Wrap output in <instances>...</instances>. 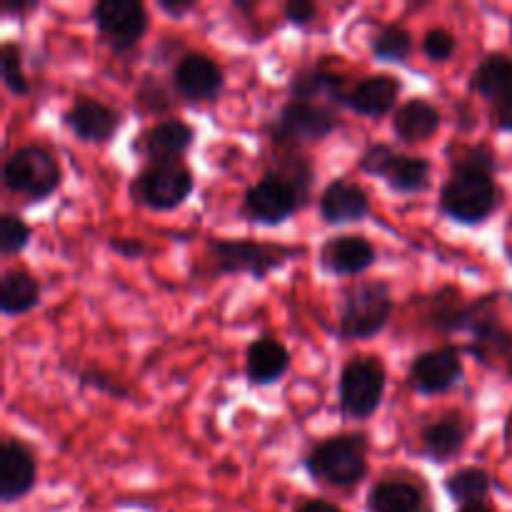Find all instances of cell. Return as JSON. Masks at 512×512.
Segmentation results:
<instances>
[{"mask_svg":"<svg viewBox=\"0 0 512 512\" xmlns=\"http://www.w3.org/2000/svg\"><path fill=\"white\" fill-rule=\"evenodd\" d=\"M298 250L278 243H263L253 238H210L205 245L203 265L208 278L248 275L263 283L268 275L278 273L290 263Z\"/></svg>","mask_w":512,"mask_h":512,"instance_id":"obj_1","label":"cell"},{"mask_svg":"<svg viewBox=\"0 0 512 512\" xmlns=\"http://www.w3.org/2000/svg\"><path fill=\"white\" fill-rule=\"evenodd\" d=\"M370 443L365 433H338L305 453L303 468L313 483L348 490L368 478Z\"/></svg>","mask_w":512,"mask_h":512,"instance_id":"obj_2","label":"cell"},{"mask_svg":"<svg viewBox=\"0 0 512 512\" xmlns=\"http://www.w3.org/2000/svg\"><path fill=\"white\" fill-rule=\"evenodd\" d=\"M393 308V288L388 280H355L340 293L338 338L345 343L375 338L388 328Z\"/></svg>","mask_w":512,"mask_h":512,"instance_id":"obj_3","label":"cell"},{"mask_svg":"<svg viewBox=\"0 0 512 512\" xmlns=\"http://www.w3.org/2000/svg\"><path fill=\"white\" fill-rule=\"evenodd\" d=\"M440 213L458 225L488 223L500 208V190L488 170H455L438 195Z\"/></svg>","mask_w":512,"mask_h":512,"instance_id":"obj_4","label":"cell"},{"mask_svg":"<svg viewBox=\"0 0 512 512\" xmlns=\"http://www.w3.org/2000/svg\"><path fill=\"white\" fill-rule=\"evenodd\" d=\"M63 183V168L43 145H20L5 158L3 185L28 203H45Z\"/></svg>","mask_w":512,"mask_h":512,"instance_id":"obj_5","label":"cell"},{"mask_svg":"<svg viewBox=\"0 0 512 512\" xmlns=\"http://www.w3.org/2000/svg\"><path fill=\"white\" fill-rule=\"evenodd\" d=\"M388 390L383 358L355 355L343 365L338 378V405L343 418L368 420L380 410Z\"/></svg>","mask_w":512,"mask_h":512,"instance_id":"obj_6","label":"cell"},{"mask_svg":"<svg viewBox=\"0 0 512 512\" xmlns=\"http://www.w3.org/2000/svg\"><path fill=\"white\" fill-rule=\"evenodd\" d=\"M358 168L378 178L398 195H418L430 188L433 163L423 155H408L388 143H370L358 158Z\"/></svg>","mask_w":512,"mask_h":512,"instance_id":"obj_7","label":"cell"},{"mask_svg":"<svg viewBox=\"0 0 512 512\" xmlns=\"http://www.w3.org/2000/svg\"><path fill=\"white\" fill-rule=\"evenodd\" d=\"M193 190V170L183 160L150 163L130 180V198L143 208L155 210V213H168V210L180 208L193 195Z\"/></svg>","mask_w":512,"mask_h":512,"instance_id":"obj_8","label":"cell"},{"mask_svg":"<svg viewBox=\"0 0 512 512\" xmlns=\"http://www.w3.org/2000/svg\"><path fill=\"white\" fill-rule=\"evenodd\" d=\"M425 305V323L443 333H468L473 338L485 323H490L495 315V300L493 295L485 298L468 300L463 290L455 285H445V288L435 290L433 295L423 298Z\"/></svg>","mask_w":512,"mask_h":512,"instance_id":"obj_9","label":"cell"},{"mask_svg":"<svg viewBox=\"0 0 512 512\" xmlns=\"http://www.w3.org/2000/svg\"><path fill=\"white\" fill-rule=\"evenodd\" d=\"M305 205H308V200L295 185H290L278 173L268 170L245 190L240 210H243V218L248 223L263 225V228H278V225L288 223Z\"/></svg>","mask_w":512,"mask_h":512,"instance_id":"obj_10","label":"cell"},{"mask_svg":"<svg viewBox=\"0 0 512 512\" xmlns=\"http://www.w3.org/2000/svg\"><path fill=\"white\" fill-rule=\"evenodd\" d=\"M343 125L330 105L305 103V100H288L278 110L275 120L270 123V138L275 145L295 148V145L320 143Z\"/></svg>","mask_w":512,"mask_h":512,"instance_id":"obj_11","label":"cell"},{"mask_svg":"<svg viewBox=\"0 0 512 512\" xmlns=\"http://www.w3.org/2000/svg\"><path fill=\"white\" fill-rule=\"evenodd\" d=\"M98 38L113 53H128L138 48L140 40L148 33V8L140 0H98L90 8Z\"/></svg>","mask_w":512,"mask_h":512,"instance_id":"obj_12","label":"cell"},{"mask_svg":"<svg viewBox=\"0 0 512 512\" xmlns=\"http://www.w3.org/2000/svg\"><path fill=\"white\" fill-rule=\"evenodd\" d=\"M465 378L463 353L455 345H440V348L423 350L413 358L408 370V385L413 393L423 398L443 395L458 388Z\"/></svg>","mask_w":512,"mask_h":512,"instance_id":"obj_13","label":"cell"},{"mask_svg":"<svg viewBox=\"0 0 512 512\" xmlns=\"http://www.w3.org/2000/svg\"><path fill=\"white\" fill-rule=\"evenodd\" d=\"M170 85L185 103H215L225 88V73L210 55L190 50L173 63Z\"/></svg>","mask_w":512,"mask_h":512,"instance_id":"obj_14","label":"cell"},{"mask_svg":"<svg viewBox=\"0 0 512 512\" xmlns=\"http://www.w3.org/2000/svg\"><path fill=\"white\" fill-rule=\"evenodd\" d=\"M75 140L88 145H105L123 128V113L93 95H78L70 108L60 115Z\"/></svg>","mask_w":512,"mask_h":512,"instance_id":"obj_15","label":"cell"},{"mask_svg":"<svg viewBox=\"0 0 512 512\" xmlns=\"http://www.w3.org/2000/svg\"><path fill=\"white\" fill-rule=\"evenodd\" d=\"M195 140V128L188 120L180 118H160L145 130L135 135L133 150L135 155L145 160V163H170V160H183L190 145Z\"/></svg>","mask_w":512,"mask_h":512,"instance_id":"obj_16","label":"cell"},{"mask_svg":"<svg viewBox=\"0 0 512 512\" xmlns=\"http://www.w3.org/2000/svg\"><path fill=\"white\" fill-rule=\"evenodd\" d=\"M378 260V250L365 235H330L318 253V268L330 278H358Z\"/></svg>","mask_w":512,"mask_h":512,"instance_id":"obj_17","label":"cell"},{"mask_svg":"<svg viewBox=\"0 0 512 512\" xmlns=\"http://www.w3.org/2000/svg\"><path fill=\"white\" fill-rule=\"evenodd\" d=\"M38 485V463L28 445L20 438L0 443V503L13 505L28 498Z\"/></svg>","mask_w":512,"mask_h":512,"instance_id":"obj_18","label":"cell"},{"mask_svg":"<svg viewBox=\"0 0 512 512\" xmlns=\"http://www.w3.org/2000/svg\"><path fill=\"white\" fill-rule=\"evenodd\" d=\"M470 440V423L460 413H445L418 435V453L433 465H445L463 455Z\"/></svg>","mask_w":512,"mask_h":512,"instance_id":"obj_19","label":"cell"},{"mask_svg":"<svg viewBox=\"0 0 512 512\" xmlns=\"http://www.w3.org/2000/svg\"><path fill=\"white\" fill-rule=\"evenodd\" d=\"M370 195L348 178H333L318 198V215L325 225H353L370 215Z\"/></svg>","mask_w":512,"mask_h":512,"instance_id":"obj_20","label":"cell"},{"mask_svg":"<svg viewBox=\"0 0 512 512\" xmlns=\"http://www.w3.org/2000/svg\"><path fill=\"white\" fill-rule=\"evenodd\" d=\"M290 370V350L273 335H258L245 350V380L253 388H270Z\"/></svg>","mask_w":512,"mask_h":512,"instance_id":"obj_21","label":"cell"},{"mask_svg":"<svg viewBox=\"0 0 512 512\" xmlns=\"http://www.w3.org/2000/svg\"><path fill=\"white\" fill-rule=\"evenodd\" d=\"M403 83L393 73H370L348 90L345 108L363 118H383L395 108Z\"/></svg>","mask_w":512,"mask_h":512,"instance_id":"obj_22","label":"cell"},{"mask_svg":"<svg viewBox=\"0 0 512 512\" xmlns=\"http://www.w3.org/2000/svg\"><path fill=\"white\" fill-rule=\"evenodd\" d=\"M348 90H345L343 75L328 68H303L290 78V100H305L318 105H345Z\"/></svg>","mask_w":512,"mask_h":512,"instance_id":"obj_23","label":"cell"},{"mask_svg":"<svg viewBox=\"0 0 512 512\" xmlns=\"http://www.w3.org/2000/svg\"><path fill=\"white\" fill-rule=\"evenodd\" d=\"M440 125H443V115L425 98L405 100L393 115V133L405 145L425 143L438 133Z\"/></svg>","mask_w":512,"mask_h":512,"instance_id":"obj_24","label":"cell"},{"mask_svg":"<svg viewBox=\"0 0 512 512\" xmlns=\"http://www.w3.org/2000/svg\"><path fill=\"white\" fill-rule=\"evenodd\" d=\"M43 298V288L25 268H8L0 275V313L5 318L33 313Z\"/></svg>","mask_w":512,"mask_h":512,"instance_id":"obj_25","label":"cell"},{"mask_svg":"<svg viewBox=\"0 0 512 512\" xmlns=\"http://www.w3.org/2000/svg\"><path fill=\"white\" fill-rule=\"evenodd\" d=\"M470 90L488 103L500 105L512 95V58L505 53H488L470 75Z\"/></svg>","mask_w":512,"mask_h":512,"instance_id":"obj_26","label":"cell"},{"mask_svg":"<svg viewBox=\"0 0 512 512\" xmlns=\"http://www.w3.org/2000/svg\"><path fill=\"white\" fill-rule=\"evenodd\" d=\"M365 510L368 512H423L425 495L410 480L383 478L368 490L365 498Z\"/></svg>","mask_w":512,"mask_h":512,"instance_id":"obj_27","label":"cell"},{"mask_svg":"<svg viewBox=\"0 0 512 512\" xmlns=\"http://www.w3.org/2000/svg\"><path fill=\"white\" fill-rule=\"evenodd\" d=\"M490 488H493V478L485 468L480 465H465V468L453 470V473L445 478L443 490L453 503H458L460 508L465 505H480L488 500Z\"/></svg>","mask_w":512,"mask_h":512,"instance_id":"obj_28","label":"cell"},{"mask_svg":"<svg viewBox=\"0 0 512 512\" xmlns=\"http://www.w3.org/2000/svg\"><path fill=\"white\" fill-rule=\"evenodd\" d=\"M413 48V33L400 23L383 25L370 40V53L378 63H408Z\"/></svg>","mask_w":512,"mask_h":512,"instance_id":"obj_29","label":"cell"},{"mask_svg":"<svg viewBox=\"0 0 512 512\" xmlns=\"http://www.w3.org/2000/svg\"><path fill=\"white\" fill-rule=\"evenodd\" d=\"M0 75H3V85L10 95H15V98H28L30 80L23 68V50L13 40H5L0 45Z\"/></svg>","mask_w":512,"mask_h":512,"instance_id":"obj_30","label":"cell"},{"mask_svg":"<svg viewBox=\"0 0 512 512\" xmlns=\"http://www.w3.org/2000/svg\"><path fill=\"white\" fill-rule=\"evenodd\" d=\"M30 238H33V228L18 213L0 215V253H3V258L23 253Z\"/></svg>","mask_w":512,"mask_h":512,"instance_id":"obj_31","label":"cell"},{"mask_svg":"<svg viewBox=\"0 0 512 512\" xmlns=\"http://www.w3.org/2000/svg\"><path fill=\"white\" fill-rule=\"evenodd\" d=\"M270 170H273V173H278L280 178L288 180L290 185H295V188L305 195V200H310L315 170H313V165H310L308 158H303V155H285V158H278V163H275Z\"/></svg>","mask_w":512,"mask_h":512,"instance_id":"obj_32","label":"cell"},{"mask_svg":"<svg viewBox=\"0 0 512 512\" xmlns=\"http://www.w3.org/2000/svg\"><path fill=\"white\" fill-rule=\"evenodd\" d=\"M170 108L168 90L155 75H143L138 90H135V110L143 115H160Z\"/></svg>","mask_w":512,"mask_h":512,"instance_id":"obj_33","label":"cell"},{"mask_svg":"<svg viewBox=\"0 0 512 512\" xmlns=\"http://www.w3.org/2000/svg\"><path fill=\"white\" fill-rule=\"evenodd\" d=\"M450 168L455 170H488L495 173L498 170V160L490 145L475 143V145H460L458 153L450 155Z\"/></svg>","mask_w":512,"mask_h":512,"instance_id":"obj_34","label":"cell"},{"mask_svg":"<svg viewBox=\"0 0 512 512\" xmlns=\"http://www.w3.org/2000/svg\"><path fill=\"white\" fill-rule=\"evenodd\" d=\"M458 50V40L448 28H430L423 35V53L430 63H445Z\"/></svg>","mask_w":512,"mask_h":512,"instance_id":"obj_35","label":"cell"},{"mask_svg":"<svg viewBox=\"0 0 512 512\" xmlns=\"http://www.w3.org/2000/svg\"><path fill=\"white\" fill-rule=\"evenodd\" d=\"M78 383L85 385V388L100 390V393L108 395V398H115V400H128L130 398V390L125 388L120 380H115L113 375L103 373V370H98V368L80 370Z\"/></svg>","mask_w":512,"mask_h":512,"instance_id":"obj_36","label":"cell"},{"mask_svg":"<svg viewBox=\"0 0 512 512\" xmlns=\"http://www.w3.org/2000/svg\"><path fill=\"white\" fill-rule=\"evenodd\" d=\"M283 15L290 25H310L318 15V5L310 3V0H290V3L283 5Z\"/></svg>","mask_w":512,"mask_h":512,"instance_id":"obj_37","label":"cell"},{"mask_svg":"<svg viewBox=\"0 0 512 512\" xmlns=\"http://www.w3.org/2000/svg\"><path fill=\"white\" fill-rule=\"evenodd\" d=\"M108 248L125 260H138L145 255V243L138 238H110Z\"/></svg>","mask_w":512,"mask_h":512,"instance_id":"obj_38","label":"cell"},{"mask_svg":"<svg viewBox=\"0 0 512 512\" xmlns=\"http://www.w3.org/2000/svg\"><path fill=\"white\" fill-rule=\"evenodd\" d=\"M158 8L163 10L165 15H170V18L180 20L188 13H193V10L198 8V3H195V0H158Z\"/></svg>","mask_w":512,"mask_h":512,"instance_id":"obj_39","label":"cell"},{"mask_svg":"<svg viewBox=\"0 0 512 512\" xmlns=\"http://www.w3.org/2000/svg\"><path fill=\"white\" fill-rule=\"evenodd\" d=\"M38 10V3L35 0H5L3 3V18H23V15Z\"/></svg>","mask_w":512,"mask_h":512,"instance_id":"obj_40","label":"cell"},{"mask_svg":"<svg viewBox=\"0 0 512 512\" xmlns=\"http://www.w3.org/2000/svg\"><path fill=\"white\" fill-rule=\"evenodd\" d=\"M493 125L498 130H503V133H512V95L500 105H495Z\"/></svg>","mask_w":512,"mask_h":512,"instance_id":"obj_41","label":"cell"},{"mask_svg":"<svg viewBox=\"0 0 512 512\" xmlns=\"http://www.w3.org/2000/svg\"><path fill=\"white\" fill-rule=\"evenodd\" d=\"M293 512H345L340 505H335L333 500L325 498H308L298 505Z\"/></svg>","mask_w":512,"mask_h":512,"instance_id":"obj_42","label":"cell"},{"mask_svg":"<svg viewBox=\"0 0 512 512\" xmlns=\"http://www.w3.org/2000/svg\"><path fill=\"white\" fill-rule=\"evenodd\" d=\"M458 512H495L490 508L488 503H480V505H465V508H458Z\"/></svg>","mask_w":512,"mask_h":512,"instance_id":"obj_43","label":"cell"},{"mask_svg":"<svg viewBox=\"0 0 512 512\" xmlns=\"http://www.w3.org/2000/svg\"><path fill=\"white\" fill-rule=\"evenodd\" d=\"M505 373H508V378L512 380V353L508 355V360H505Z\"/></svg>","mask_w":512,"mask_h":512,"instance_id":"obj_44","label":"cell"},{"mask_svg":"<svg viewBox=\"0 0 512 512\" xmlns=\"http://www.w3.org/2000/svg\"><path fill=\"white\" fill-rule=\"evenodd\" d=\"M508 255H510V263H512V248H510V253H508Z\"/></svg>","mask_w":512,"mask_h":512,"instance_id":"obj_45","label":"cell"},{"mask_svg":"<svg viewBox=\"0 0 512 512\" xmlns=\"http://www.w3.org/2000/svg\"><path fill=\"white\" fill-rule=\"evenodd\" d=\"M510 35H512V23H510Z\"/></svg>","mask_w":512,"mask_h":512,"instance_id":"obj_46","label":"cell"}]
</instances>
